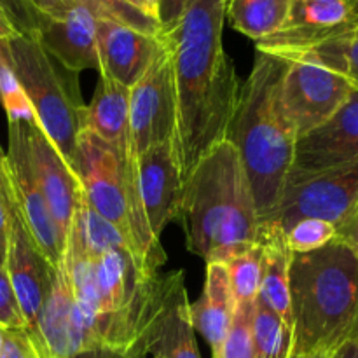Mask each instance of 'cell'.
Segmentation results:
<instances>
[{"mask_svg":"<svg viewBox=\"0 0 358 358\" xmlns=\"http://www.w3.org/2000/svg\"><path fill=\"white\" fill-rule=\"evenodd\" d=\"M227 0H187L171 30L159 31L170 49L177 90V143L182 184L212 147L226 140L240 83L224 51Z\"/></svg>","mask_w":358,"mask_h":358,"instance_id":"cell-1","label":"cell"},{"mask_svg":"<svg viewBox=\"0 0 358 358\" xmlns=\"http://www.w3.org/2000/svg\"><path fill=\"white\" fill-rule=\"evenodd\" d=\"M189 252L226 264L261 243V224L238 150L222 140L196 164L182 192Z\"/></svg>","mask_w":358,"mask_h":358,"instance_id":"cell-2","label":"cell"},{"mask_svg":"<svg viewBox=\"0 0 358 358\" xmlns=\"http://www.w3.org/2000/svg\"><path fill=\"white\" fill-rule=\"evenodd\" d=\"M285 66L282 56L257 51L254 69L240 86L226 136L236 147L247 173L261 227L271 222L282 201L296 152L297 136L278 100Z\"/></svg>","mask_w":358,"mask_h":358,"instance_id":"cell-3","label":"cell"},{"mask_svg":"<svg viewBox=\"0 0 358 358\" xmlns=\"http://www.w3.org/2000/svg\"><path fill=\"white\" fill-rule=\"evenodd\" d=\"M292 353L329 358L352 336L358 318V257L332 240L292 254L289 271Z\"/></svg>","mask_w":358,"mask_h":358,"instance_id":"cell-4","label":"cell"},{"mask_svg":"<svg viewBox=\"0 0 358 358\" xmlns=\"http://www.w3.org/2000/svg\"><path fill=\"white\" fill-rule=\"evenodd\" d=\"M7 55L21 90L34 110L35 121L72 166L77 136L83 129L86 105L83 101L77 76L58 69L35 37L16 34L6 41Z\"/></svg>","mask_w":358,"mask_h":358,"instance_id":"cell-5","label":"cell"},{"mask_svg":"<svg viewBox=\"0 0 358 358\" xmlns=\"http://www.w3.org/2000/svg\"><path fill=\"white\" fill-rule=\"evenodd\" d=\"M133 346L142 350L145 357L201 358L192 327L184 271L157 273L147 282L142 325Z\"/></svg>","mask_w":358,"mask_h":358,"instance_id":"cell-6","label":"cell"},{"mask_svg":"<svg viewBox=\"0 0 358 358\" xmlns=\"http://www.w3.org/2000/svg\"><path fill=\"white\" fill-rule=\"evenodd\" d=\"M278 100L297 138L325 124L353 94L343 73L310 58H285Z\"/></svg>","mask_w":358,"mask_h":358,"instance_id":"cell-7","label":"cell"},{"mask_svg":"<svg viewBox=\"0 0 358 358\" xmlns=\"http://www.w3.org/2000/svg\"><path fill=\"white\" fill-rule=\"evenodd\" d=\"M159 42V49L145 73L129 87V140L136 156L177 135L173 62L170 49L161 38Z\"/></svg>","mask_w":358,"mask_h":358,"instance_id":"cell-8","label":"cell"},{"mask_svg":"<svg viewBox=\"0 0 358 358\" xmlns=\"http://www.w3.org/2000/svg\"><path fill=\"white\" fill-rule=\"evenodd\" d=\"M358 30V0H294L285 24L255 42L257 51L292 58Z\"/></svg>","mask_w":358,"mask_h":358,"instance_id":"cell-9","label":"cell"},{"mask_svg":"<svg viewBox=\"0 0 358 358\" xmlns=\"http://www.w3.org/2000/svg\"><path fill=\"white\" fill-rule=\"evenodd\" d=\"M358 203V161L287 184L269 227L285 233L299 219L336 224Z\"/></svg>","mask_w":358,"mask_h":358,"instance_id":"cell-10","label":"cell"},{"mask_svg":"<svg viewBox=\"0 0 358 358\" xmlns=\"http://www.w3.org/2000/svg\"><path fill=\"white\" fill-rule=\"evenodd\" d=\"M72 170L94 212L121 231L133 252L128 203L117 152L93 131L83 129L77 136Z\"/></svg>","mask_w":358,"mask_h":358,"instance_id":"cell-11","label":"cell"},{"mask_svg":"<svg viewBox=\"0 0 358 358\" xmlns=\"http://www.w3.org/2000/svg\"><path fill=\"white\" fill-rule=\"evenodd\" d=\"M6 171L9 177L10 192L23 215L24 224L30 231L31 238L37 243L38 250L45 261L58 268L63 261L66 241L59 233L55 219H52L44 194L38 187L30 156H28L27 142L21 119L9 121V149L3 156Z\"/></svg>","mask_w":358,"mask_h":358,"instance_id":"cell-12","label":"cell"},{"mask_svg":"<svg viewBox=\"0 0 358 358\" xmlns=\"http://www.w3.org/2000/svg\"><path fill=\"white\" fill-rule=\"evenodd\" d=\"M358 161V91L325 124L296 142L287 184ZM287 187V185H285Z\"/></svg>","mask_w":358,"mask_h":358,"instance_id":"cell-13","label":"cell"},{"mask_svg":"<svg viewBox=\"0 0 358 358\" xmlns=\"http://www.w3.org/2000/svg\"><path fill=\"white\" fill-rule=\"evenodd\" d=\"M7 206H9V231H7L6 269L20 303L21 313L27 322V331L31 332L37 324V317L48 296L56 268H52L38 250L13 194L7 199Z\"/></svg>","mask_w":358,"mask_h":358,"instance_id":"cell-14","label":"cell"},{"mask_svg":"<svg viewBox=\"0 0 358 358\" xmlns=\"http://www.w3.org/2000/svg\"><path fill=\"white\" fill-rule=\"evenodd\" d=\"M28 156L52 219L62 236L69 238L77 205L84 191L72 166L59 154L35 119H21Z\"/></svg>","mask_w":358,"mask_h":358,"instance_id":"cell-15","label":"cell"},{"mask_svg":"<svg viewBox=\"0 0 358 358\" xmlns=\"http://www.w3.org/2000/svg\"><path fill=\"white\" fill-rule=\"evenodd\" d=\"M140 198L154 238L159 240L164 227L180 215V161L175 138L149 147L138 156Z\"/></svg>","mask_w":358,"mask_h":358,"instance_id":"cell-16","label":"cell"},{"mask_svg":"<svg viewBox=\"0 0 358 358\" xmlns=\"http://www.w3.org/2000/svg\"><path fill=\"white\" fill-rule=\"evenodd\" d=\"M37 41L45 52L69 72L96 70L100 73L96 17L83 3L76 2L62 17H45Z\"/></svg>","mask_w":358,"mask_h":358,"instance_id":"cell-17","label":"cell"},{"mask_svg":"<svg viewBox=\"0 0 358 358\" xmlns=\"http://www.w3.org/2000/svg\"><path fill=\"white\" fill-rule=\"evenodd\" d=\"M100 76L133 87L159 49V37L108 20H96Z\"/></svg>","mask_w":358,"mask_h":358,"instance_id":"cell-18","label":"cell"},{"mask_svg":"<svg viewBox=\"0 0 358 358\" xmlns=\"http://www.w3.org/2000/svg\"><path fill=\"white\" fill-rule=\"evenodd\" d=\"M73 290L65 264L58 266L52 275L35 329L28 334L42 358H73L70 343V320H72Z\"/></svg>","mask_w":358,"mask_h":358,"instance_id":"cell-19","label":"cell"},{"mask_svg":"<svg viewBox=\"0 0 358 358\" xmlns=\"http://www.w3.org/2000/svg\"><path fill=\"white\" fill-rule=\"evenodd\" d=\"M234 310L236 303L231 292L226 264L208 262L201 297L191 304V320L194 331H198L212 348L213 358L220 355Z\"/></svg>","mask_w":358,"mask_h":358,"instance_id":"cell-20","label":"cell"},{"mask_svg":"<svg viewBox=\"0 0 358 358\" xmlns=\"http://www.w3.org/2000/svg\"><path fill=\"white\" fill-rule=\"evenodd\" d=\"M86 129L100 136L115 152L129 145V87L101 77L84 114Z\"/></svg>","mask_w":358,"mask_h":358,"instance_id":"cell-21","label":"cell"},{"mask_svg":"<svg viewBox=\"0 0 358 358\" xmlns=\"http://www.w3.org/2000/svg\"><path fill=\"white\" fill-rule=\"evenodd\" d=\"M261 243L264 255L259 297L292 329L289 282L292 252L287 245L285 233L275 226L261 227Z\"/></svg>","mask_w":358,"mask_h":358,"instance_id":"cell-22","label":"cell"},{"mask_svg":"<svg viewBox=\"0 0 358 358\" xmlns=\"http://www.w3.org/2000/svg\"><path fill=\"white\" fill-rule=\"evenodd\" d=\"M294 0H229L226 14L234 30L259 42L285 24Z\"/></svg>","mask_w":358,"mask_h":358,"instance_id":"cell-23","label":"cell"},{"mask_svg":"<svg viewBox=\"0 0 358 358\" xmlns=\"http://www.w3.org/2000/svg\"><path fill=\"white\" fill-rule=\"evenodd\" d=\"M69 233H72L79 240V243L83 245V248L91 259H96L98 255L110 250L131 252V247H129L128 240L121 234V231L112 226L108 220H105L100 213L94 212V208L87 201L86 194H83L79 205H77Z\"/></svg>","mask_w":358,"mask_h":358,"instance_id":"cell-24","label":"cell"},{"mask_svg":"<svg viewBox=\"0 0 358 358\" xmlns=\"http://www.w3.org/2000/svg\"><path fill=\"white\" fill-rule=\"evenodd\" d=\"M254 357L289 358L292 353V329L261 297L254 310Z\"/></svg>","mask_w":358,"mask_h":358,"instance_id":"cell-25","label":"cell"},{"mask_svg":"<svg viewBox=\"0 0 358 358\" xmlns=\"http://www.w3.org/2000/svg\"><path fill=\"white\" fill-rule=\"evenodd\" d=\"M292 58L315 59V62L343 73L353 86V90L358 91V30L345 35V37L317 45V48L292 56Z\"/></svg>","mask_w":358,"mask_h":358,"instance_id":"cell-26","label":"cell"},{"mask_svg":"<svg viewBox=\"0 0 358 358\" xmlns=\"http://www.w3.org/2000/svg\"><path fill=\"white\" fill-rule=\"evenodd\" d=\"M262 243L254 247L252 250L238 255L226 262L227 276H229L231 292H233L234 303L250 304L255 303L259 297V287H261L262 275Z\"/></svg>","mask_w":358,"mask_h":358,"instance_id":"cell-27","label":"cell"},{"mask_svg":"<svg viewBox=\"0 0 358 358\" xmlns=\"http://www.w3.org/2000/svg\"><path fill=\"white\" fill-rule=\"evenodd\" d=\"M76 2L83 3L86 9H90L96 20L115 21V23L126 24L133 30L154 35V37H157L161 31L157 20L150 17L149 14L143 13L138 7L131 6L126 0H76Z\"/></svg>","mask_w":358,"mask_h":358,"instance_id":"cell-28","label":"cell"},{"mask_svg":"<svg viewBox=\"0 0 358 358\" xmlns=\"http://www.w3.org/2000/svg\"><path fill=\"white\" fill-rule=\"evenodd\" d=\"M254 310L255 303L236 304L229 331L220 348L219 358H255L254 357Z\"/></svg>","mask_w":358,"mask_h":358,"instance_id":"cell-29","label":"cell"},{"mask_svg":"<svg viewBox=\"0 0 358 358\" xmlns=\"http://www.w3.org/2000/svg\"><path fill=\"white\" fill-rule=\"evenodd\" d=\"M0 103H2L9 121L35 119L34 110H31L20 83H17L13 65H10L6 41H0Z\"/></svg>","mask_w":358,"mask_h":358,"instance_id":"cell-30","label":"cell"},{"mask_svg":"<svg viewBox=\"0 0 358 358\" xmlns=\"http://www.w3.org/2000/svg\"><path fill=\"white\" fill-rule=\"evenodd\" d=\"M336 238L332 222L322 219H299L285 231V240L292 254H308L325 247Z\"/></svg>","mask_w":358,"mask_h":358,"instance_id":"cell-31","label":"cell"},{"mask_svg":"<svg viewBox=\"0 0 358 358\" xmlns=\"http://www.w3.org/2000/svg\"><path fill=\"white\" fill-rule=\"evenodd\" d=\"M0 9L3 10L9 23L16 28L17 34L37 38L45 17L35 9L30 0H0Z\"/></svg>","mask_w":358,"mask_h":358,"instance_id":"cell-32","label":"cell"},{"mask_svg":"<svg viewBox=\"0 0 358 358\" xmlns=\"http://www.w3.org/2000/svg\"><path fill=\"white\" fill-rule=\"evenodd\" d=\"M0 325L3 329H27V322L21 313L6 266L0 268Z\"/></svg>","mask_w":358,"mask_h":358,"instance_id":"cell-33","label":"cell"},{"mask_svg":"<svg viewBox=\"0 0 358 358\" xmlns=\"http://www.w3.org/2000/svg\"><path fill=\"white\" fill-rule=\"evenodd\" d=\"M0 358H42L27 329H6Z\"/></svg>","mask_w":358,"mask_h":358,"instance_id":"cell-34","label":"cell"},{"mask_svg":"<svg viewBox=\"0 0 358 358\" xmlns=\"http://www.w3.org/2000/svg\"><path fill=\"white\" fill-rule=\"evenodd\" d=\"M336 238L339 243L348 247L358 257V203L345 217L334 224Z\"/></svg>","mask_w":358,"mask_h":358,"instance_id":"cell-35","label":"cell"},{"mask_svg":"<svg viewBox=\"0 0 358 358\" xmlns=\"http://www.w3.org/2000/svg\"><path fill=\"white\" fill-rule=\"evenodd\" d=\"M187 0H159L157 7V21H159L161 31H168L177 24L182 13L185 9Z\"/></svg>","mask_w":358,"mask_h":358,"instance_id":"cell-36","label":"cell"},{"mask_svg":"<svg viewBox=\"0 0 358 358\" xmlns=\"http://www.w3.org/2000/svg\"><path fill=\"white\" fill-rule=\"evenodd\" d=\"M44 17H62L76 6V0H30Z\"/></svg>","mask_w":358,"mask_h":358,"instance_id":"cell-37","label":"cell"},{"mask_svg":"<svg viewBox=\"0 0 358 358\" xmlns=\"http://www.w3.org/2000/svg\"><path fill=\"white\" fill-rule=\"evenodd\" d=\"M73 358H145L136 348L128 350V352H114V350H93V352H84Z\"/></svg>","mask_w":358,"mask_h":358,"instance_id":"cell-38","label":"cell"},{"mask_svg":"<svg viewBox=\"0 0 358 358\" xmlns=\"http://www.w3.org/2000/svg\"><path fill=\"white\" fill-rule=\"evenodd\" d=\"M9 196H3L0 192V245L3 247H7V231H9V206H7Z\"/></svg>","mask_w":358,"mask_h":358,"instance_id":"cell-39","label":"cell"},{"mask_svg":"<svg viewBox=\"0 0 358 358\" xmlns=\"http://www.w3.org/2000/svg\"><path fill=\"white\" fill-rule=\"evenodd\" d=\"M329 358H358V343L348 339L336 352H332V355Z\"/></svg>","mask_w":358,"mask_h":358,"instance_id":"cell-40","label":"cell"},{"mask_svg":"<svg viewBox=\"0 0 358 358\" xmlns=\"http://www.w3.org/2000/svg\"><path fill=\"white\" fill-rule=\"evenodd\" d=\"M16 34V28L9 23V20L3 14H0V41H7V38L14 37Z\"/></svg>","mask_w":358,"mask_h":358,"instance_id":"cell-41","label":"cell"},{"mask_svg":"<svg viewBox=\"0 0 358 358\" xmlns=\"http://www.w3.org/2000/svg\"><path fill=\"white\" fill-rule=\"evenodd\" d=\"M0 192L3 196L10 194V185H9V177H7L6 171V161H3V156L0 154Z\"/></svg>","mask_w":358,"mask_h":358,"instance_id":"cell-42","label":"cell"},{"mask_svg":"<svg viewBox=\"0 0 358 358\" xmlns=\"http://www.w3.org/2000/svg\"><path fill=\"white\" fill-rule=\"evenodd\" d=\"M140 6V9L143 10V13L149 14L150 17H154V20H157V7H159V0H136ZM159 23V21H157Z\"/></svg>","mask_w":358,"mask_h":358,"instance_id":"cell-43","label":"cell"},{"mask_svg":"<svg viewBox=\"0 0 358 358\" xmlns=\"http://www.w3.org/2000/svg\"><path fill=\"white\" fill-rule=\"evenodd\" d=\"M6 250H7V247L0 245V268H3V266H6Z\"/></svg>","mask_w":358,"mask_h":358,"instance_id":"cell-44","label":"cell"},{"mask_svg":"<svg viewBox=\"0 0 358 358\" xmlns=\"http://www.w3.org/2000/svg\"><path fill=\"white\" fill-rule=\"evenodd\" d=\"M350 339H353V341L358 343V318H357V324H355V327H353V332H352V336H350Z\"/></svg>","mask_w":358,"mask_h":358,"instance_id":"cell-45","label":"cell"},{"mask_svg":"<svg viewBox=\"0 0 358 358\" xmlns=\"http://www.w3.org/2000/svg\"><path fill=\"white\" fill-rule=\"evenodd\" d=\"M3 334H6V329L0 325V350H2V345H3Z\"/></svg>","mask_w":358,"mask_h":358,"instance_id":"cell-46","label":"cell"},{"mask_svg":"<svg viewBox=\"0 0 358 358\" xmlns=\"http://www.w3.org/2000/svg\"><path fill=\"white\" fill-rule=\"evenodd\" d=\"M126 2H129V3H131V6L138 7V9H140V6H138V2H136V0H126ZM145 14H147V13H145Z\"/></svg>","mask_w":358,"mask_h":358,"instance_id":"cell-47","label":"cell"},{"mask_svg":"<svg viewBox=\"0 0 358 358\" xmlns=\"http://www.w3.org/2000/svg\"><path fill=\"white\" fill-rule=\"evenodd\" d=\"M289 358H304V357H301V355H296V353H290V357Z\"/></svg>","mask_w":358,"mask_h":358,"instance_id":"cell-48","label":"cell"},{"mask_svg":"<svg viewBox=\"0 0 358 358\" xmlns=\"http://www.w3.org/2000/svg\"><path fill=\"white\" fill-rule=\"evenodd\" d=\"M152 358H159V357H152Z\"/></svg>","mask_w":358,"mask_h":358,"instance_id":"cell-49","label":"cell"}]
</instances>
